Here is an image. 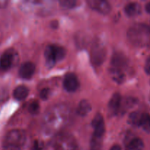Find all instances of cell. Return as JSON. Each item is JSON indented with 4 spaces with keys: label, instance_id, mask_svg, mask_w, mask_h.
Instances as JSON below:
<instances>
[{
    "label": "cell",
    "instance_id": "obj_28",
    "mask_svg": "<svg viewBox=\"0 0 150 150\" xmlns=\"http://www.w3.org/2000/svg\"><path fill=\"white\" fill-rule=\"evenodd\" d=\"M109 150H122V148L120 145L115 144L113 146H111V148Z\"/></svg>",
    "mask_w": 150,
    "mask_h": 150
},
{
    "label": "cell",
    "instance_id": "obj_30",
    "mask_svg": "<svg viewBox=\"0 0 150 150\" xmlns=\"http://www.w3.org/2000/svg\"><path fill=\"white\" fill-rule=\"evenodd\" d=\"M7 4V1H0V7H5Z\"/></svg>",
    "mask_w": 150,
    "mask_h": 150
},
{
    "label": "cell",
    "instance_id": "obj_9",
    "mask_svg": "<svg viewBox=\"0 0 150 150\" xmlns=\"http://www.w3.org/2000/svg\"><path fill=\"white\" fill-rule=\"evenodd\" d=\"M87 3L91 8L102 14H108L111 11V4L104 0H89Z\"/></svg>",
    "mask_w": 150,
    "mask_h": 150
},
{
    "label": "cell",
    "instance_id": "obj_19",
    "mask_svg": "<svg viewBox=\"0 0 150 150\" xmlns=\"http://www.w3.org/2000/svg\"><path fill=\"white\" fill-rule=\"evenodd\" d=\"M103 145V138L96 136H92L91 141L90 150H101Z\"/></svg>",
    "mask_w": 150,
    "mask_h": 150
},
{
    "label": "cell",
    "instance_id": "obj_10",
    "mask_svg": "<svg viewBox=\"0 0 150 150\" xmlns=\"http://www.w3.org/2000/svg\"><path fill=\"white\" fill-rule=\"evenodd\" d=\"M94 127V136L98 137H103L105 133V124L103 116L100 114H97L92 122Z\"/></svg>",
    "mask_w": 150,
    "mask_h": 150
},
{
    "label": "cell",
    "instance_id": "obj_4",
    "mask_svg": "<svg viewBox=\"0 0 150 150\" xmlns=\"http://www.w3.org/2000/svg\"><path fill=\"white\" fill-rule=\"evenodd\" d=\"M106 57L105 48L100 42H96L93 45L91 51V58L92 62L95 65L99 66L105 61Z\"/></svg>",
    "mask_w": 150,
    "mask_h": 150
},
{
    "label": "cell",
    "instance_id": "obj_31",
    "mask_svg": "<svg viewBox=\"0 0 150 150\" xmlns=\"http://www.w3.org/2000/svg\"><path fill=\"white\" fill-rule=\"evenodd\" d=\"M149 100H150V97H149Z\"/></svg>",
    "mask_w": 150,
    "mask_h": 150
},
{
    "label": "cell",
    "instance_id": "obj_3",
    "mask_svg": "<svg viewBox=\"0 0 150 150\" xmlns=\"http://www.w3.org/2000/svg\"><path fill=\"white\" fill-rule=\"evenodd\" d=\"M61 108L57 110V108L55 110H52L50 111L47 114V115L45 117V123L50 126L51 127H56L58 126L62 125V122H64V119H65V111H62Z\"/></svg>",
    "mask_w": 150,
    "mask_h": 150
},
{
    "label": "cell",
    "instance_id": "obj_13",
    "mask_svg": "<svg viewBox=\"0 0 150 150\" xmlns=\"http://www.w3.org/2000/svg\"><path fill=\"white\" fill-rule=\"evenodd\" d=\"M141 11H142V7L140 4L137 2H130L125 7V13L130 17L138 16L140 14Z\"/></svg>",
    "mask_w": 150,
    "mask_h": 150
},
{
    "label": "cell",
    "instance_id": "obj_5",
    "mask_svg": "<svg viewBox=\"0 0 150 150\" xmlns=\"http://www.w3.org/2000/svg\"><path fill=\"white\" fill-rule=\"evenodd\" d=\"M53 141L54 142L51 146L53 150H79L74 142L69 137H58Z\"/></svg>",
    "mask_w": 150,
    "mask_h": 150
},
{
    "label": "cell",
    "instance_id": "obj_1",
    "mask_svg": "<svg viewBox=\"0 0 150 150\" xmlns=\"http://www.w3.org/2000/svg\"><path fill=\"white\" fill-rule=\"evenodd\" d=\"M129 40L136 46H146L150 44V28L144 23L133 25L127 32Z\"/></svg>",
    "mask_w": 150,
    "mask_h": 150
},
{
    "label": "cell",
    "instance_id": "obj_12",
    "mask_svg": "<svg viewBox=\"0 0 150 150\" xmlns=\"http://www.w3.org/2000/svg\"><path fill=\"white\" fill-rule=\"evenodd\" d=\"M122 104V98L121 95L119 93H115L111 98L110 99L109 103H108V108L110 111L112 113L118 112L120 110V106Z\"/></svg>",
    "mask_w": 150,
    "mask_h": 150
},
{
    "label": "cell",
    "instance_id": "obj_14",
    "mask_svg": "<svg viewBox=\"0 0 150 150\" xmlns=\"http://www.w3.org/2000/svg\"><path fill=\"white\" fill-rule=\"evenodd\" d=\"M29 89L26 86L21 85L17 86L13 91V97L17 100H23L29 95Z\"/></svg>",
    "mask_w": 150,
    "mask_h": 150
},
{
    "label": "cell",
    "instance_id": "obj_2",
    "mask_svg": "<svg viewBox=\"0 0 150 150\" xmlns=\"http://www.w3.org/2000/svg\"><path fill=\"white\" fill-rule=\"evenodd\" d=\"M26 139V133L23 130H10L3 141V150H22Z\"/></svg>",
    "mask_w": 150,
    "mask_h": 150
},
{
    "label": "cell",
    "instance_id": "obj_11",
    "mask_svg": "<svg viewBox=\"0 0 150 150\" xmlns=\"http://www.w3.org/2000/svg\"><path fill=\"white\" fill-rule=\"evenodd\" d=\"M35 72V65L31 62L23 63L19 68V76L24 79H29L32 77Z\"/></svg>",
    "mask_w": 150,
    "mask_h": 150
},
{
    "label": "cell",
    "instance_id": "obj_22",
    "mask_svg": "<svg viewBox=\"0 0 150 150\" xmlns=\"http://www.w3.org/2000/svg\"><path fill=\"white\" fill-rule=\"evenodd\" d=\"M59 4L63 8L71 9L76 5V1L75 0H62L59 1Z\"/></svg>",
    "mask_w": 150,
    "mask_h": 150
},
{
    "label": "cell",
    "instance_id": "obj_26",
    "mask_svg": "<svg viewBox=\"0 0 150 150\" xmlns=\"http://www.w3.org/2000/svg\"><path fill=\"white\" fill-rule=\"evenodd\" d=\"M50 95V89L48 88H45L40 92V98L42 99H47Z\"/></svg>",
    "mask_w": 150,
    "mask_h": 150
},
{
    "label": "cell",
    "instance_id": "obj_16",
    "mask_svg": "<svg viewBox=\"0 0 150 150\" xmlns=\"http://www.w3.org/2000/svg\"><path fill=\"white\" fill-rule=\"evenodd\" d=\"M45 57L47 65H48L49 67H52L57 62L54 48H53V45H48V47H46L45 51Z\"/></svg>",
    "mask_w": 150,
    "mask_h": 150
},
{
    "label": "cell",
    "instance_id": "obj_27",
    "mask_svg": "<svg viewBox=\"0 0 150 150\" xmlns=\"http://www.w3.org/2000/svg\"><path fill=\"white\" fill-rule=\"evenodd\" d=\"M144 70L146 74L149 75L150 76V57H148L147 59H146V63H145Z\"/></svg>",
    "mask_w": 150,
    "mask_h": 150
},
{
    "label": "cell",
    "instance_id": "obj_15",
    "mask_svg": "<svg viewBox=\"0 0 150 150\" xmlns=\"http://www.w3.org/2000/svg\"><path fill=\"white\" fill-rule=\"evenodd\" d=\"M92 110V105L89 101L86 100H83L79 103L77 108V113L79 116L85 117Z\"/></svg>",
    "mask_w": 150,
    "mask_h": 150
},
{
    "label": "cell",
    "instance_id": "obj_24",
    "mask_svg": "<svg viewBox=\"0 0 150 150\" xmlns=\"http://www.w3.org/2000/svg\"><path fill=\"white\" fill-rule=\"evenodd\" d=\"M8 97V92L4 88H0V102L6 100Z\"/></svg>",
    "mask_w": 150,
    "mask_h": 150
},
{
    "label": "cell",
    "instance_id": "obj_20",
    "mask_svg": "<svg viewBox=\"0 0 150 150\" xmlns=\"http://www.w3.org/2000/svg\"><path fill=\"white\" fill-rule=\"evenodd\" d=\"M53 48H54V54H55L57 62L62 59L65 57L66 51L63 47L59 46V45H53Z\"/></svg>",
    "mask_w": 150,
    "mask_h": 150
},
{
    "label": "cell",
    "instance_id": "obj_25",
    "mask_svg": "<svg viewBox=\"0 0 150 150\" xmlns=\"http://www.w3.org/2000/svg\"><path fill=\"white\" fill-rule=\"evenodd\" d=\"M42 144L41 142L38 141H35L32 144L30 150H42Z\"/></svg>",
    "mask_w": 150,
    "mask_h": 150
},
{
    "label": "cell",
    "instance_id": "obj_29",
    "mask_svg": "<svg viewBox=\"0 0 150 150\" xmlns=\"http://www.w3.org/2000/svg\"><path fill=\"white\" fill-rule=\"evenodd\" d=\"M145 9H146V13H149L150 14V1L146 4V6H145Z\"/></svg>",
    "mask_w": 150,
    "mask_h": 150
},
{
    "label": "cell",
    "instance_id": "obj_8",
    "mask_svg": "<svg viewBox=\"0 0 150 150\" xmlns=\"http://www.w3.org/2000/svg\"><path fill=\"white\" fill-rule=\"evenodd\" d=\"M63 86L67 92H73L77 90L79 86V82L77 76L73 73H67L64 78Z\"/></svg>",
    "mask_w": 150,
    "mask_h": 150
},
{
    "label": "cell",
    "instance_id": "obj_21",
    "mask_svg": "<svg viewBox=\"0 0 150 150\" xmlns=\"http://www.w3.org/2000/svg\"><path fill=\"white\" fill-rule=\"evenodd\" d=\"M141 116H142V113H139L138 111L131 113L130 115L129 116L128 122H130V124L133 125L139 126Z\"/></svg>",
    "mask_w": 150,
    "mask_h": 150
},
{
    "label": "cell",
    "instance_id": "obj_6",
    "mask_svg": "<svg viewBox=\"0 0 150 150\" xmlns=\"http://www.w3.org/2000/svg\"><path fill=\"white\" fill-rule=\"evenodd\" d=\"M16 53L12 49L7 50L0 57V70L7 71L13 66L15 60Z\"/></svg>",
    "mask_w": 150,
    "mask_h": 150
},
{
    "label": "cell",
    "instance_id": "obj_23",
    "mask_svg": "<svg viewBox=\"0 0 150 150\" xmlns=\"http://www.w3.org/2000/svg\"><path fill=\"white\" fill-rule=\"evenodd\" d=\"M40 109V105H39V103L36 100H34L29 104V112L32 113V114H37V113L39 111Z\"/></svg>",
    "mask_w": 150,
    "mask_h": 150
},
{
    "label": "cell",
    "instance_id": "obj_18",
    "mask_svg": "<svg viewBox=\"0 0 150 150\" xmlns=\"http://www.w3.org/2000/svg\"><path fill=\"white\" fill-rule=\"evenodd\" d=\"M139 127H142L144 130H150V115L147 113H142Z\"/></svg>",
    "mask_w": 150,
    "mask_h": 150
},
{
    "label": "cell",
    "instance_id": "obj_17",
    "mask_svg": "<svg viewBox=\"0 0 150 150\" xmlns=\"http://www.w3.org/2000/svg\"><path fill=\"white\" fill-rule=\"evenodd\" d=\"M144 148V144L142 139L139 138H135L127 144L125 150H143Z\"/></svg>",
    "mask_w": 150,
    "mask_h": 150
},
{
    "label": "cell",
    "instance_id": "obj_7",
    "mask_svg": "<svg viewBox=\"0 0 150 150\" xmlns=\"http://www.w3.org/2000/svg\"><path fill=\"white\" fill-rule=\"evenodd\" d=\"M128 64L127 59L122 53H115L113 55L111 62V69L124 71ZM125 72V71H124Z\"/></svg>",
    "mask_w": 150,
    "mask_h": 150
}]
</instances>
